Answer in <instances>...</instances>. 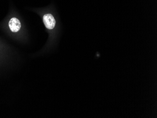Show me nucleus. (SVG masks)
I'll return each mask as SVG.
<instances>
[{"label": "nucleus", "instance_id": "f257e3e1", "mask_svg": "<svg viewBox=\"0 0 157 118\" xmlns=\"http://www.w3.org/2000/svg\"><path fill=\"white\" fill-rule=\"evenodd\" d=\"M43 21L47 29L52 30L54 28L56 25V20L52 15L46 14L43 17Z\"/></svg>", "mask_w": 157, "mask_h": 118}, {"label": "nucleus", "instance_id": "f03ea898", "mask_svg": "<svg viewBox=\"0 0 157 118\" xmlns=\"http://www.w3.org/2000/svg\"><path fill=\"white\" fill-rule=\"evenodd\" d=\"M10 29L12 32H17L21 29L20 21L15 17H13L10 20L9 23Z\"/></svg>", "mask_w": 157, "mask_h": 118}]
</instances>
